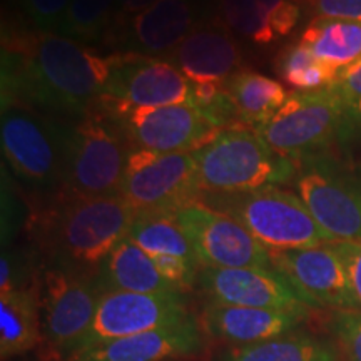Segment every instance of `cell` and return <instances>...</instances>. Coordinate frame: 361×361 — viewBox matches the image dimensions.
<instances>
[{
  "label": "cell",
  "instance_id": "1",
  "mask_svg": "<svg viewBox=\"0 0 361 361\" xmlns=\"http://www.w3.org/2000/svg\"><path fill=\"white\" fill-rule=\"evenodd\" d=\"M112 72V56L57 32L4 37L2 109L24 104L47 116L80 119Z\"/></svg>",
  "mask_w": 361,
  "mask_h": 361
},
{
  "label": "cell",
  "instance_id": "2",
  "mask_svg": "<svg viewBox=\"0 0 361 361\" xmlns=\"http://www.w3.org/2000/svg\"><path fill=\"white\" fill-rule=\"evenodd\" d=\"M134 218L121 196L62 197L40 231L49 264L96 278L107 256L128 238Z\"/></svg>",
  "mask_w": 361,
  "mask_h": 361
},
{
  "label": "cell",
  "instance_id": "3",
  "mask_svg": "<svg viewBox=\"0 0 361 361\" xmlns=\"http://www.w3.org/2000/svg\"><path fill=\"white\" fill-rule=\"evenodd\" d=\"M200 201L241 223L269 251L335 243L298 194L276 186L243 192H201Z\"/></svg>",
  "mask_w": 361,
  "mask_h": 361
},
{
  "label": "cell",
  "instance_id": "4",
  "mask_svg": "<svg viewBox=\"0 0 361 361\" xmlns=\"http://www.w3.org/2000/svg\"><path fill=\"white\" fill-rule=\"evenodd\" d=\"M130 144L97 101L69 124L62 197L119 196Z\"/></svg>",
  "mask_w": 361,
  "mask_h": 361
},
{
  "label": "cell",
  "instance_id": "5",
  "mask_svg": "<svg viewBox=\"0 0 361 361\" xmlns=\"http://www.w3.org/2000/svg\"><path fill=\"white\" fill-rule=\"evenodd\" d=\"M201 192H243L295 180L298 164L278 156L251 129L221 130L192 152Z\"/></svg>",
  "mask_w": 361,
  "mask_h": 361
},
{
  "label": "cell",
  "instance_id": "6",
  "mask_svg": "<svg viewBox=\"0 0 361 361\" xmlns=\"http://www.w3.org/2000/svg\"><path fill=\"white\" fill-rule=\"evenodd\" d=\"M69 126L24 104L2 109L0 141L8 169L27 188L52 192L64 186Z\"/></svg>",
  "mask_w": 361,
  "mask_h": 361
},
{
  "label": "cell",
  "instance_id": "7",
  "mask_svg": "<svg viewBox=\"0 0 361 361\" xmlns=\"http://www.w3.org/2000/svg\"><path fill=\"white\" fill-rule=\"evenodd\" d=\"M346 106L331 89L291 92L284 106L255 130L278 156L296 164L324 156L329 146L343 142Z\"/></svg>",
  "mask_w": 361,
  "mask_h": 361
},
{
  "label": "cell",
  "instance_id": "8",
  "mask_svg": "<svg viewBox=\"0 0 361 361\" xmlns=\"http://www.w3.org/2000/svg\"><path fill=\"white\" fill-rule=\"evenodd\" d=\"M295 189L335 241L361 243V162L313 157L298 164Z\"/></svg>",
  "mask_w": 361,
  "mask_h": 361
},
{
  "label": "cell",
  "instance_id": "9",
  "mask_svg": "<svg viewBox=\"0 0 361 361\" xmlns=\"http://www.w3.org/2000/svg\"><path fill=\"white\" fill-rule=\"evenodd\" d=\"M119 196L137 214H178L197 201L196 161L184 152L130 149Z\"/></svg>",
  "mask_w": 361,
  "mask_h": 361
},
{
  "label": "cell",
  "instance_id": "10",
  "mask_svg": "<svg viewBox=\"0 0 361 361\" xmlns=\"http://www.w3.org/2000/svg\"><path fill=\"white\" fill-rule=\"evenodd\" d=\"M99 296L94 278L56 264L40 271L37 298L42 335L57 358L69 360L78 353L94 322Z\"/></svg>",
  "mask_w": 361,
  "mask_h": 361
},
{
  "label": "cell",
  "instance_id": "11",
  "mask_svg": "<svg viewBox=\"0 0 361 361\" xmlns=\"http://www.w3.org/2000/svg\"><path fill=\"white\" fill-rule=\"evenodd\" d=\"M112 72L97 102L107 111L189 104L191 82L162 57L116 52Z\"/></svg>",
  "mask_w": 361,
  "mask_h": 361
},
{
  "label": "cell",
  "instance_id": "12",
  "mask_svg": "<svg viewBox=\"0 0 361 361\" xmlns=\"http://www.w3.org/2000/svg\"><path fill=\"white\" fill-rule=\"evenodd\" d=\"M176 216L201 268H273L269 250L231 216L200 200Z\"/></svg>",
  "mask_w": 361,
  "mask_h": 361
},
{
  "label": "cell",
  "instance_id": "13",
  "mask_svg": "<svg viewBox=\"0 0 361 361\" xmlns=\"http://www.w3.org/2000/svg\"><path fill=\"white\" fill-rule=\"evenodd\" d=\"M107 112L123 128L133 149L192 154L221 133L202 112L189 104Z\"/></svg>",
  "mask_w": 361,
  "mask_h": 361
},
{
  "label": "cell",
  "instance_id": "14",
  "mask_svg": "<svg viewBox=\"0 0 361 361\" xmlns=\"http://www.w3.org/2000/svg\"><path fill=\"white\" fill-rule=\"evenodd\" d=\"M192 318L183 295L102 293L99 296L94 322L79 351L119 338L176 326Z\"/></svg>",
  "mask_w": 361,
  "mask_h": 361
},
{
  "label": "cell",
  "instance_id": "15",
  "mask_svg": "<svg viewBox=\"0 0 361 361\" xmlns=\"http://www.w3.org/2000/svg\"><path fill=\"white\" fill-rule=\"evenodd\" d=\"M271 264L311 310H360L348 273L333 243L269 251Z\"/></svg>",
  "mask_w": 361,
  "mask_h": 361
},
{
  "label": "cell",
  "instance_id": "16",
  "mask_svg": "<svg viewBox=\"0 0 361 361\" xmlns=\"http://www.w3.org/2000/svg\"><path fill=\"white\" fill-rule=\"evenodd\" d=\"M201 22L197 0H157L137 16L112 24L106 37L119 52L166 57Z\"/></svg>",
  "mask_w": 361,
  "mask_h": 361
},
{
  "label": "cell",
  "instance_id": "17",
  "mask_svg": "<svg viewBox=\"0 0 361 361\" xmlns=\"http://www.w3.org/2000/svg\"><path fill=\"white\" fill-rule=\"evenodd\" d=\"M196 286L207 303L311 313L274 268H201Z\"/></svg>",
  "mask_w": 361,
  "mask_h": 361
},
{
  "label": "cell",
  "instance_id": "18",
  "mask_svg": "<svg viewBox=\"0 0 361 361\" xmlns=\"http://www.w3.org/2000/svg\"><path fill=\"white\" fill-rule=\"evenodd\" d=\"M311 313L246 308L218 303L202 305L197 322L202 333L228 346H245L296 331Z\"/></svg>",
  "mask_w": 361,
  "mask_h": 361
},
{
  "label": "cell",
  "instance_id": "19",
  "mask_svg": "<svg viewBox=\"0 0 361 361\" xmlns=\"http://www.w3.org/2000/svg\"><path fill=\"white\" fill-rule=\"evenodd\" d=\"M189 82L226 84L243 67V52L223 22H201L169 56L162 57Z\"/></svg>",
  "mask_w": 361,
  "mask_h": 361
},
{
  "label": "cell",
  "instance_id": "20",
  "mask_svg": "<svg viewBox=\"0 0 361 361\" xmlns=\"http://www.w3.org/2000/svg\"><path fill=\"white\" fill-rule=\"evenodd\" d=\"M204 336L197 318L78 351L67 361H169L197 355Z\"/></svg>",
  "mask_w": 361,
  "mask_h": 361
},
{
  "label": "cell",
  "instance_id": "21",
  "mask_svg": "<svg viewBox=\"0 0 361 361\" xmlns=\"http://www.w3.org/2000/svg\"><path fill=\"white\" fill-rule=\"evenodd\" d=\"M218 8L233 34L259 45L288 37L301 19L295 0H218Z\"/></svg>",
  "mask_w": 361,
  "mask_h": 361
},
{
  "label": "cell",
  "instance_id": "22",
  "mask_svg": "<svg viewBox=\"0 0 361 361\" xmlns=\"http://www.w3.org/2000/svg\"><path fill=\"white\" fill-rule=\"evenodd\" d=\"M99 293L124 291L142 295H183L166 281L154 261L129 238L107 256L94 278Z\"/></svg>",
  "mask_w": 361,
  "mask_h": 361
},
{
  "label": "cell",
  "instance_id": "23",
  "mask_svg": "<svg viewBox=\"0 0 361 361\" xmlns=\"http://www.w3.org/2000/svg\"><path fill=\"white\" fill-rule=\"evenodd\" d=\"M335 340L316 336L310 331L286 333L273 340L245 346H228L214 361H340Z\"/></svg>",
  "mask_w": 361,
  "mask_h": 361
},
{
  "label": "cell",
  "instance_id": "24",
  "mask_svg": "<svg viewBox=\"0 0 361 361\" xmlns=\"http://www.w3.org/2000/svg\"><path fill=\"white\" fill-rule=\"evenodd\" d=\"M44 341L37 288L0 295V358L29 353Z\"/></svg>",
  "mask_w": 361,
  "mask_h": 361
},
{
  "label": "cell",
  "instance_id": "25",
  "mask_svg": "<svg viewBox=\"0 0 361 361\" xmlns=\"http://www.w3.org/2000/svg\"><path fill=\"white\" fill-rule=\"evenodd\" d=\"M238 116L246 129L264 126L284 106L291 92L276 79L252 69H241L226 82Z\"/></svg>",
  "mask_w": 361,
  "mask_h": 361
},
{
  "label": "cell",
  "instance_id": "26",
  "mask_svg": "<svg viewBox=\"0 0 361 361\" xmlns=\"http://www.w3.org/2000/svg\"><path fill=\"white\" fill-rule=\"evenodd\" d=\"M300 42L340 74L361 59V22L316 17L303 30Z\"/></svg>",
  "mask_w": 361,
  "mask_h": 361
},
{
  "label": "cell",
  "instance_id": "27",
  "mask_svg": "<svg viewBox=\"0 0 361 361\" xmlns=\"http://www.w3.org/2000/svg\"><path fill=\"white\" fill-rule=\"evenodd\" d=\"M128 238L151 258L166 255L197 263L191 241L176 214H137Z\"/></svg>",
  "mask_w": 361,
  "mask_h": 361
},
{
  "label": "cell",
  "instance_id": "28",
  "mask_svg": "<svg viewBox=\"0 0 361 361\" xmlns=\"http://www.w3.org/2000/svg\"><path fill=\"white\" fill-rule=\"evenodd\" d=\"M276 72L295 92H314L335 82L338 72L324 66L306 45L298 40L286 45L276 59Z\"/></svg>",
  "mask_w": 361,
  "mask_h": 361
},
{
  "label": "cell",
  "instance_id": "29",
  "mask_svg": "<svg viewBox=\"0 0 361 361\" xmlns=\"http://www.w3.org/2000/svg\"><path fill=\"white\" fill-rule=\"evenodd\" d=\"M116 0H71L57 34L79 42H94L109 32Z\"/></svg>",
  "mask_w": 361,
  "mask_h": 361
},
{
  "label": "cell",
  "instance_id": "30",
  "mask_svg": "<svg viewBox=\"0 0 361 361\" xmlns=\"http://www.w3.org/2000/svg\"><path fill=\"white\" fill-rule=\"evenodd\" d=\"M34 252L20 247H4L0 259V295L16 290H34L39 286Z\"/></svg>",
  "mask_w": 361,
  "mask_h": 361
},
{
  "label": "cell",
  "instance_id": "31",
  "mask_svg": "<svg viewBox=\"0 0 361 361\" xmlns=\"http://www.w3.org/2000/svg\"><path fill=\"white\" fill-rule=\"evenodd\" d=\"M329 328L341 358L361 361V310L331 311Z\"/></svg>",
  "mask_w": 361,
  "mask_h": 361
},
{
  "label": "cell",
  "instance_id": "32",
  "mask_svg": "<svg viewBox=\"0 0 361 361\" xmlns=\"http://www.w3.org/2000/svg\"><path fill=\"white\" fill-rule=\"evenodd\" d=\"M22 8L40 32H57L71 0H20Z\"/></svg>",
  "mask_w": 361,
  "mask_h": 361
},
{
  "label": "cell",
  "instance_id": "33",
  "mask_svg": "<svg viewBox=\"0 0 361 361\" xmlns=\"http://www.w3.org/2000/svg\"><path fill=\"white\" fill-rule=\"evenodd\" d=\"M22 202L13 192L11 180L7 178L6 168L2 171V247L12 243L13 236L22 224Z\"/></svg>",
  "mask_w": 361,
  "mask_h": 361
},
{
  "label": "cell",
  "instance_id": "34",
  "mask_svg": "<svg viewBox=\"0 0 361 361\" xmlns=\"http://www.w3.org/2000/svg\"><path fill=\"white\" fill-rule=\"evenodd\" d=\"M329 89L341 99L346 109L356 106L361 101V59L343 69L335 82L329 85Z\"/></svg>",
  "mask_w": 361,
  "mask_h": 361
},
{
  "label": "cell",
  "instance_id": "35",
  "mask_svg": "<svg viewBox=\"0 0 361 361\" xmlns=\"http://www.w3.org/2000/svg\"><path fill=\"white\" fill-rule=\"evenodd\" d=\"M333 246H335L338 255L341 256L343 263H345L351 290H353L356 303L361 310V243L335 241Z\"/></svg>",
  "mask_w": 361,
  "mask_h": 361
},
{
  "label": "cell",
  "instance_id": "36",
  "mask_svg": "<svg viewBox=\"0 0 361 361\" xmlns=\"http://www.w3.org/2000/svg\"><path fill=\"white\" fill-rule=\"evenodd\" d=\"M316 17L361 22V0H311Z\"/></svg>",
  "mask_w": 361,
  "mask_h": 361
},
{
  "label": "cell",
  "instance_id": "37",
  "mask_svg": "<svg viewBox=\"0 0 361 361\" xmlns=\"http://www.w3.org/2000/svg\"><path fill=\"white\" fill-rule=\"evenodd\" d=\"M157 0H116V13L112 24H121V22L137 16L139 12L146 11Z\"/></svg>",
  "mask_w": 361,
  "mask_h": 361
},
{
  "label": "cell",
  "instance_id": "38",
  "mask_svg": "<svg viewBox=\"0 0 361 361\" xmlns=\"http://www.w3.org/2000/svg\"><path fill=\"white\" fill-rule=\"evenodd\" d=\"M355 137H361V101L356 106L346 109V126L343 142L351 141Z\"/></svg>",
  "mask_w": 361,
  "mask_h": 361
},
{
  "label": "cell",
  "instance_id": "39",
  "mask_svg": "<svg viewBox=\"0 0 361 361\" xmlns=\"http://www.w3.org/2000/svg\"><path fill=\"white\" fill-rule=\"evenodd\" d=\"M306 2H311V0H306Z\"/></svg>",
  "mask_w": 361,
  "mask_h": 361
}]
</instances>
